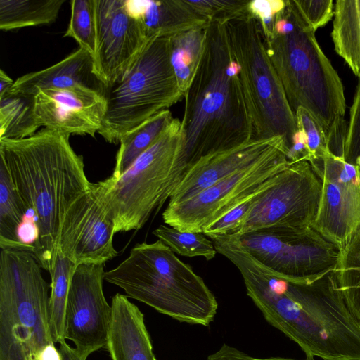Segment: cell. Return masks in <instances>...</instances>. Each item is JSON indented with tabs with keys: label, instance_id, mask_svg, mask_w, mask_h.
<instances>
[{
	"label": "cell",
	"instance_id": "obj_21",
	"mask_svg": "<svg viewBox=\"0 0 360 360\" xmlns=\"http://www.w3.org/2000/svg\"><path fill=\"white\" fill-rule=\"evenodd\" d=\"M125 6L139 22L148 39L170 37L210 23L195 13L186 0H125Z\"/></svg>",
	"mask_w": 360,
	"mask_h": 360
},
{
	"label": "cell",
	"instance_id": "obj_13",
	"mask_svg": "<svg viewBox=\"0 0 360 360\" xmlns=\"http://www.w3.org/2000/svg\"><path fill=\"white\" fill-rule=\"evenodd\" d=\"M109 178L91 183L66 212L59 236L58 253L75 263L105 264L115 257L114 223L105 207Z\"/></svg>",
	"mask_w": 360,
	"mask_h": 360
},
{
	"label": "cell",
	"instance_id": "obj_34",
	"mask_svg": "<svg viewBox=\"0 0 360 360\" xmlns=\"http://www.w3.org/2000/svg\"><path fill=\"white\" fill-rule=\"evenodd\" d=\"M199 16L209 22H222L248 12V0H186Z\"/></svg>",
	"mask_w": 360,
	"mask_h": 360
},
{
	"label": "cell",
	"instance_id": "obj_18",
	"mask_svg": "<svg viewBox=\"0 0 360 360\" xmlns=\"http://www.w3.org/2000/svg\"><path fill=\"white\" fill-rule=\"evenodd\" d=\"M282 148L287 149L281 136L252 139L230 149L203 156L187 168L181 181L172 193L169 203L186 200Z\"/></svg>",
	"mask_w": 360,
	"mask_h": 360
},
{
	"label": "cell",
	"instance_id": "obj_16",
	"mask_svg": "<svg viewBox=\"0 0 360 360\" xmlns=\"http://www.w3.org/2000/svg\"><path fill=\"white\" fill-rule=\"evenodd\" d=\"M104 274V264H82L70 280L65 337L86 359L107 343L112 308L103 293Z\"/></svg>",
	"mask_w": 360,
	"mask_h": 360
},
{
	"label": "cell",
	"instance_id": "obj_41",
	"mask_svg": "<svg viewBox=\"0 0 360 360\" xmlns=\"http://www.w3.org/2000/svg\"><path fill=\"white\" fill-rule=\"evenodd\" d=\"M359 167V169H360V167Z\"/></svg>",
	"mask_w": 360,
	"mask_h": 360
},
{
	"label": "cell",
	"instance_id": "obj_38",
	"mask_svg": "<svg viewBox=\"0 0 360 360\" xmlns=\"http://www.w3.org/2000/svg\"><path fill=\"white\" fill-rule=\"evenodd\" d=\"M207 360H297L284 357L257 358L238 349L224 344L217 352L208 356ZM304 360H314L307 359Z\"/></svg>",
	"mask_w": 360,
	"mask_h": 360
},
{
	"label": "cell",
	"instance_id": "obj_20",
	"mask_svg": "<svg viewBox=\"0 0 360 360\" xmlns=\"http://www.w3.org/2000/svg\"><path fill=\"white\" fill-rule=\"evenodd\" d=\"M84 85L103 92L104 86L93 72V58L77 49L60 62L45 69L18 77L10 94L34 96L39 90Z\"/></svg>",
	"mask_w": 360,
	"mask_h": 360
},
{
	"label": "cell",
	"instance_id": "obj_12",
	"mask_svg": "<svg viewBox=\"0 0 360 360\" xmlns=\"http://www.w3.org/2000/svg\"><path fill=\"white\" fill-rule=\"evenodd\" d=\"M322 183L309 162L290 163L278 180L264 191L239 229L230 235L269 227H312Z\"/></svg>",
	"mask_w": 360,
	"mask_h": 360
},
{
	"label": "cell",
	"instance_id": "obj_5",
	"mask_svg": "<svg viewBox=\"0 0 360 360\" xmlns=\"http://www.w3.org/2000/svg\"><path fill=\"white\" fill-rule=\"evenodd\" d=\"M104 280L180 322L207 326L218 309L203 279L160 240L136 244Z\"/></svg>",
	"mask_w": 360,
	"mask_h": 360
},
{
	"label": "cell",
	"instance_id": "obj_14",
	"mask_svg": "<svg viewBox=\"0 0 360 360\" xmlns=\"http://www.w3.org/2000/svg\"><path fill=\"white\" fill-rule=\"evenodd\" d=\"M310 165L322 183L312 228L342 250L360 228V169L330 151Z\"/></svg>",
	"mask_w": 360,
	"mask_h": 360
},
{
	"label": "cell",
	"instance_id": "obj_37",
	"mask_svg": "<svg viewBox=\"0 0 360 360\" xmlns=\"http://www.w3.org/2000/svg\"><path fill=\"white\" fill-rule=\"evenodd\" d=\"M300 12L316 32L326 25L335 14L332 0H294Z\"/></svg>",
	"mask_w": 360,
	"mask_h": 360
},
{
	"label": "cell",
	"instance_id": "obj_19",
	"mask_svg": "<svg viewBox=\"0 0 360 360\" xmlns=\"http://www.w3.org/2000/svg\"><path fill=\"white\" fill-rule=\"evenodd\" d=\"M105 347L112 360H157L144 315L127 296L115 294Z\"/></svg>",
	"mask_w": 360,
	"mask_h": 360
},
{
	"label": "cell",
	"instance_id": "obj_39",
	"mask_svg": "<svg viewBox=\"0 0 360 360\" xmlns=\"http://www.w3.org/2000/svg\"><path fill=\"white\" fill-rule=\"evenodd\" d=\"M59 345L58 349L61 355V360H86L75 347H70L65 340Z\"/></svg>",
	"mask_w": 360,
	"mask_h": 360
},
{
	"label": "cell",
	"instance_id": "obj_2",
	"mask_svg": "<svg viewBox=\"0 0 360 360\" xmlns=\"http://www.w3.org/2000/svg\"><path fill=\"white\" fill-rule=\"evenodd\" d=\"M70 136L43 128L21 139H0V158L27 211L35 217L32 253L51 274L62 223L72 202L90 186L83 157Z\"/></svg>",
	"mask_w": 360,
	"mask_h": 360
},
{
	"label": "cell",
	"instance_id": "obj_32",
	"mask_svg": "<svg viewBox=\"0 0 360 360\" xmlns=\"http://www.w3.org/2000/svg\"><path fill=\"white\" fill-rule=\"evenodd\" d=\"M297 129H301L306 137L311 164L321 159L328 151V138L326 131L307 110L299 108L295 112Z\"/></svg>",
	"mask_w": 360,
	"mask_h": 360
},
{
	"label": "cell",
	"instance_id": "obj_15",
	"mask_svg": "<svg viewBox=\"0 0 360 360\" xmlns=\"http://www.w3.org/2000/svg\"><path fill=\"white\" fill-rule=\"evenodd\" d=\"M94 6L93 72L105 88L122 79L150 39L127 11L125 0H94Z\"/></svg>",
	"mask_w": 360,
	"mask_h": 360
},
{
	"label": "cell",
	"instance_id": "obj_22",
	"mask_svg": "<svg viewBox=\"0 0 360 360\" xmlns=\"http://www.w3.org/2000/svg\"><path fill=\"white\" fill-rule=\"evenodd\" d=\"M335 50L360 79V0H337L331 32Z\"/></svg>",
	"mask_w": 360,
	"mask_h": 360
},
{
	"label": "cell",
	"instance_id": "obj_26",
	"mask_svg": "<svg viewBox=\"0 0 360 360\" xmlns=\"http://www.w3.org/2000/svg\"><path fill=\"white\" fill-rule=\"evenodd\" d=\"M65 0H0V29L18 30L53 22Z\"/></svg>",
	"mask_w": 360,
	"mask_h": 360
},
{
	"label": "cell",
	"instance_id": "obj_29",
	"mask_svg": "<svg viewBox=\"0 0 360 360\" xmlns=\"http://www.w3.org/2000/svg\"><path fill=\"white\" fill-rule=\"evenodd\" d=\"M77 265L58 253L51 276L49 323L55 343L65 340V307L70 280Z\"/></svg>",
	"mask_w": 360,
	"mask_h": 360
},
{
	"label": "cell",
	"instance_id": "obj_8",
	"mask_svg": "<svg viewBox=\"0 0 360 360\" xmlns=\"http://www.w3.org/2000/svg\"><path fill=\"white\" fill-rule=\"evenodd\" d=\"M221 23L239 67L254 139L281 136L288 150L298 129L295 114L267 54L259 22L246 12Z\"/></svg>",
	"mask_w": 360,
	"mask_h": 360
},
{
	"label": "cell",
	"instance_id": "obj_11",
	"mask_svg": "<svg viewBox=\"0 0 360 360\" xmlns=\"http://www.w3.org/2000/svg\"><path fill=\"white\" fill-rule=\"evenodd\" d=\"M287 149L277 150L193 197L168 204L164 222L181 231L202 233L204 229L252 194L275 184L291 163Z\"/></svg>",
	"mask_w": 360,
	"mask_h": 360
},
{
	"label": "cell",
	"instance_id": "obj_30",
	"mask_svg": "<svg viewBox=\"0 0 360 360\" xmlns=\"http://www.w3.org/2000/svg\"><path fill=\"white\" fill-rule=\"evenodd\" d=\"M153 233L174 252L182 256L203 257L210 260L217 253L213 242L202 233L181 231L174 227L160 225Z\"/></svg>",
	"mask_w": 360,
	"mask_h": 360
},
{
	"label": "cell",
	"instance_id": "obj_1",
	"mask_svg": "<svg viewBox=\"0 0 360 360\" xmlns=\"http://www.w3.org/2000/svg\"><path fill=\"white\" fill-rule=\"evenodd\" d=\"M240 271L248 295L274 328L295 342L307 359L360 360V322L347 307L334 271L314 283L284 278L238 244L223 251Z\"/></svg>",
	"mask_w": 360,
	"mask_h": 360
},
{
	"label": "cell",
	"instance_id": "obj_33",
	"mask_svg": "<svg viewBox=\"0 0 360 360\" xmlns=\"http://www.w3.org/2000/svg\"><path fill=\"white\" fill-rule=\"evenodd\" d=\"M269 187L260 190L240 201L221 217L207 225L202 233L212 239L217 236L236 233L261 193Z\"/></svg>",
	"mask_w": 360,
	"mask_h": 360
},
{
	"label": "cell",
	"instance_id": "obj_36",
	"mask_svg": "<svg viewBox=\"0 0 360 360\" xmlns=\"http://www.w3.org/2000/svg\"><path fill=\"white\" fill-rule=\"evenodd\" d=\"M286 6V0H252L247 6L248 13L260 23L264 38L274 34L277 15Z\"/></svg>",
	"mask_w": 360,
	"mask_h": 360
},
{
	"label": "cell",
	"instance_id": "obj_23",
	"mask_svg": "<svg viewBox=\"0 0 360 360\" xmlns=\"http://www.w3.org/2000/svg\"><path fill=\"white\" fill-rule=\"evenodd\" d=\"M208 25L190 29L169 37V62L184 96L201 61Z\"/></svg>",
	"mask_w": 360,
	"mask_h": 360
},
{
	"label": "cell",
	"instance_id": "obj_24",
	"mask_svg": "<svg viewBox=\"0 0 360 360\" xmlns=\"http://www.w3.org/2000/svg\"><path fill=\"white\" fill-rule=\"evenodd\" d=\"M27 210L15 189L4 163L0 161V248L32 251V246L22 243L20 228Z\"/></svg>",
	"mask_w": 360,
	"mask_h": 360
},
{
	"label": "cell",
	"instance_id": "obj_28",
	"mask_svg": "<svg viewBox=\"0 0 360 360\" xmlns=\"http://www.w3.org/2000/svg\"><path fill=\"white\" fill-rule=\"evenodd\" d=\"M334 275L347 307L360 322V228L341 250Z\"/></svg>",
	"mask_w": 360,
	"mask_h": 360
},
{
	"label": "cell",
	"instance_id": "obj_31",
	"mask_svg": "<svg viewBox=\"0 0 360 360\" xmlns=\"http://www.w3.org/2000/svg\"><path fill=\"white\" fill-rule=\"evenodd\" d=\"M70 19L64 37L73 38L92 58L96 49L94 0H72Z\"/></svg>",
	"mask_w": 360,
	"mask_h": 360
},
{
	"label": "cell",
	"instance_id": "obj_6",
	"mask_svg": "<svg viewBox=\"0 0 360 360\" xmlns=\"http://www.w3.org/2000/svg\"><path fill=\"white\" fill-rule=\"evenodd\" d=\"M32 251L0 254V360H40L56 347L49 323L51 286Z\"/></svg>",
	"mask_w": 360,
	"mask_h": 360
},
{
	"label": "cell",
	"instance_id": "obj_40",
	"mask_svg": "<svg viewBox=\"0 0 360 360\" xmlns=\"http://www.w3.org/2000/svg\"><path fill=\"white\" fill-rule=\"evenodd\" d=\"M14 82L6 72L0 70V98L10 94Z\"/></svg>",
	"mask_w": 360,
	"mask_h": 360
},
{
	"label": "cell",
	"instance_id": "obj_17",
	"mask_svg": "<svg viewBox=\"0 0 360 360\" xmlns=\"http://www.w3.org/2000/svg\"><path fill=\"white\" fill-rule=\"evenodd\" d=\"M106 112L103 92L84 85L39 90L34 112L39 127L70 136L98 134Z\"/></svg>",
	"mask_w": 360,
	"mask_h": 360
},
{
	"label": "cell",
	"instance_id": "obj_10",
	"mask_svg": "<svg viewBox=\"0 0 360 360\" xmlns=\"http://www.w3.org/2000/svg\"><path fill=\"white\" fill-rule=\"evenodd\" d=\"M255 259L292 281L311 283L335 271L341 250L312 227H269L229 235Z\"/></svg>",
	"mask_w": 360,
	"mask_h": 360
},
{
	"label": "cell",
	"instance_id": "obj_9",
	"mask_svg": "<svg viewBox=\"0 0 360 360\" xmlns=\"http://www.w3.org/2000/svg\"><path fill=\"white\" fill-rule=\"evenodd\" d=\"M169 37L150 38L119 82L105 87L106 112L98 131L117 144L128 131L184 97L169 62Z\"/></svg>",
	"mask_w": 360,
	"mask_h": 360
},
{
	"label": "cell",
	"instance_id": "obj_35",
	"mask_svg": "<svg viewBox=\"0 0 360 360\" xmlns=\"http://www.w3.org/2000/svg\"><path fill=\"white\" fill-rule=\"evenodd\" d=\"M343 158L347 162L360 167V80L350 108Z\"/></svg>",
	"mask_w": 360,
	"mask_h": 360
},
{
	"label": "cell",
	"instance_id": "obj_27",
	"mask_svg": "<svg viewBox=\"0 0 360 360\" xmlns=\"http://www.w3.org/2000/svg\"><path fill=\"white\" fill-rule=\"evenodd\" d=\"M39 128L34 112V96L8 94L0 98V139L30 137Z\"/></svg>",
	"mask_w": 360,
	"mask_h": 360
},
{
	"label": "cell",
	"instance_id": "obj_7",
	"mask_svg": "<svg viewBox=\"0 0 360 360\" xmlns=\"http://www.w3.org/2000/svg\"><path fill=\"white\" fill-rule=\"evenodd\" d=\"M181 121L174 118L157 141L112 184L105 207L115 233L141 229L181 181L188 165Z\"/></svg>",
	"mask_w": 360,
	"mask_h": 360
},
{
	"label": "cell",
	"instance_id": "obj_4",
	"mask_svg": "<svg viewBox=\"0 0 360 360\" xmlns=\"http://www.w3.org/2000/svg\"><path fill=\"white\" fill-rule=\"evenodd\" d=\"M264 41L292 110L309 111L328 136L344 120L343 85L294 0H286L276 16L274 34Z\"/></svg>",
	"mask_w": 360,
	"mask_h": 360
},
{
	"label": "cell",
	"instance_id": "obj_3",
	"mask_svg": "<svg viewBox=\"0 0 360 360\" xmlns=\"http://www.w3.org/2000/svg\"><path fill=\"white\" fill-rule=\"evenodd\" d=\"M184 98L181 125L188 167L203 156L254 139L239 67L221 22L208 25L201 61Z\"/></svg>",
	"mask_w": 360,
	"mask_h": 360
},
{
	"label": "cell",
	"instance_id": "obj_25",
	"mask_svg": "<svg viewBox=\"0 0 360 360\" xmlns=\"http://www.w3.org/2000/svg\"><path fill=\"white\" fill-rule=\"evenodd\" d=\"M173 119L171 111L165 110L124 134L120 141L112 175L117 178L126 172L157 141Z\"/></svg>",
	"mask_w": 360,
	"mask_h": 360
}]
</instances>
